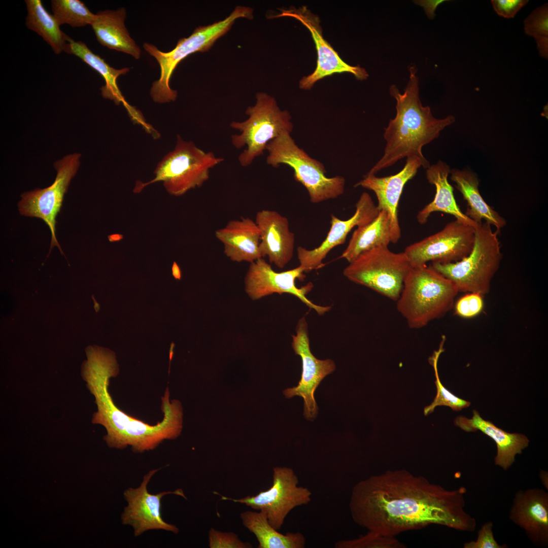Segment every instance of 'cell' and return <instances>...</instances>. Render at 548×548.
<instances>
[{
    "label": "cell",
    "mask_w": 548,
    "mask_h": 548,
    "mask_svg": "<svg viewBox=\"0 0 548 548\" xmlns=\"http://www.w3.org/2000/svg\"><path fill=\"white\" fill-rule=\"evenodd\" d=\"M215 234L223 245L224 253L231 261L251 263L262 258L259 250L260 232L252 219L232 220Z\"/></svg>",
    "instance_id": "obj_23"
},
{
    "label": "cell",
    "mask_w": 548,
    "mask_h": 548,
    "mask_svg": "<svg viewBox=\"0 0 548 548\" xmlns=\"http://www.w3.org/2000/svg\"><path fill=\"white\" fill-rule=\"evenodd\" d=\"M483 305L482 295L468 293L457 301L455 306V313L463 318H472L481 312Z\"/></svg>",
    "instance_id": "obj_36"
},
{
    "label": "cell",
    "mask_w": 548,
    "mask_h": 548,
    "mask_svg": "<svg viewBox=\"0 0 548 548\" xmlns=\"http://www.w3.org/2000/svg\"><path fill=\"white\" fill-rule=\"evenodd\" d=\"M458 292L450 280L430 266L412 267L397 300V309L409 328L420 329L448 312Z\"/></svg>",
    "instance_id": "obj_4"
},
{
    "label": "cell",
    "mask_w": 548,
    "mask_h": 548,
    "mask_svg": "<svg viewBox=\"0 0 548 548\" xmlns=\"http://www.w3.org/2000/svg\"><path fill=\"white\" fill-rule=\"evenodd\" d=\"M87 360L81 367V375L95 398L97 411L93 424L106 429L104 439L110 448L122 449L127 446L136 453L152 450L165 439H175L182 429L183 409L177 400L169 401L168 389L162 398V420L150 425L133 418L115 405L109 391L110 380L119 372L115 354L97 346L86 348Z\"/></svg>",
    "instance_id": "obj_2"
},
{
    "label": "cell",
    "mask_w": 548,
    "mask_h": 548,
    "mask_svg": "<svg viewBox=\"0 0 548 548\" xmlns=\"http://www.w3.org/2000/svg\"><path fill=\"white\" fill-rule=\"evenodd\" d=\"M411 268L404 252L395 253L380 246L349 262L343 274L350 281L397 301Z\"/></svg>",
    "instance_id": "obj_10"
},
{
    "label": "cell",
    "mask_w": 548,
    "mask_h": 548,
    "mask_svg": "<svg viewBox=\"0 0 548 548\" xmlns=\"http://www.w3.org/2000/svg\"><path fill=\"white\" fill-rule=\"evenodd\" d=\"M466 489L448 490L405 469L388 470L356 483L349 500L353 521L368 531L396 536L435 524L472 532L464 509Z\"/></svg>",
    "instance_id": "obj_1"
},
{
    "label": "cell",
    "mask_w": 548,
    "mask_h": 548,
    "mask_svg": "<svg viewBox=\"0 0 548 548\" xmlns=\"http://www.w3.org/2000/svg\"><path fill=\"white\" fill-rule=\"evenodd\" d=\"M509 519L523 529L535 545H548V493L539 488L518 491L513 498Z\"/></svg>",
    "instance_id": "obj_20"
},
{
    "label": "cell",
    "mask_w": 548,
    "mask_h": 548,
    "mask_svg": "<svg viewBox=\"0 0 548 548\" xmlns=\"http://www.w3.org/2000/svg\"><path fill=\"white\" fill-rule=\"evenodd\" d=\"M125 17L124 8L115 11H100L95 15L91 25L97 40L101 45L139 59L141 49L130 37L125 27Z\"/></svg>",
    "instance_id": "obj_26"
},
{
    "label": "cell",
    "mask_w": 548,
    "mask_h": 548,
    "mask_svg": "<svg viewBox=\"0 0 548 548\" xmlns=\"http://www.w3.org/2000/svg\"><path fill=\"white\" fill-rule=\"evenodd\" d=\"M209 546L210 548H250L249 542L242 541L232 532H222L211 528L209 531Z\"/></svg>",
    "instance_id": "obj_35"
},
{
    "label": "cell",
    "mask_w": 548,
    "mask_h": 548,
    "mask_svg": "<svg viewBox=\"0 0 548 548\" xmlns=\"http://www.w3.org/2000/svg\"><path fill=\"white\" fill-rule=\"evenodd\" d=\"M354 214L346 220H342L332 214L330 228L321 245L312 250L299 246L297 257L304 272L318 270L324 266L323 262L329 252L336 246L343 244L349 233L355 226H364L377 216L379 211L370 195L363 192L356 203Z\"/></svg>",
    "instance_id": "obj_18"
},
{
    "label": "cell",
    "mask_w": 548,
    "mask_h": 548,
    "mask_svg": "<svg viewBox=\"0 0 548 548\" xmlns=\"http://www.w3.org/2000/svg\"><path fill=\"white\" fill-rule=\"evenodd\" d=\"M241 18L252 19L253 10L249 7L237 6L224 19L196 28L189 37L180 39L175 48L168 52H161L154 45L145 43L144 48L156 59L160 67V78L153 83L150 90L153 101L165 103L175 100L178 93L170 87L169 81L179 63L193 53L208 51L230 29L235 21Z\"/></svg>",
    "instance_id": "obj_6"
},
{
    "label": "cell",
    "mask_w": 548,
    "mask_h": 548,
    "mask_svg": "<svg viewBox=\"0 0 548 548\" xmlns=\"http://www.w3.org/2000/svg\"><path fill=\"white\" fill-rule=\"evenodd\" d=\"M292 347L302 361L301 377L297 386L285 390L283 393L288 398L294 396L302 397L303 415L306 419L311 420L316 417L318 410L314 393L321 381L333 372L336 366L331 359H318L311 352L308 325L305 317L298 321L296 334L292 335Z\"/></svg>",
    "instance_id": "obj_16"
},
{
    "label": "cell",
    "mask_w": 548,
    "mask_h": 548,
    "mask_svg": "<svg viewBox=\"0 0 548 548\" xmlns=\"http://www.w3.org/2000/svg\"><path fill=\"white\" fill-rule=\"evenodd\" d=\"M223 160L178 134L174 149L158 163L154 178L145 183L137 182L133 192L139 193L147 186L161 181L169 194L182 195L190 189L201 186L209 179L210 169Z\"/></svg>",
    "instance_id": "obj_8"
},
{
    "label": "cell",
    "mask_w": 548,
    "mask_h": 548,
    "mask_svg": "<svg viewBox=\"0 0 548 548\" xmlns=\"http://www.w3.org/2000/svg\"><path fill=\"white\" fill-rule=\"evenodd\" d=\"M451 179L456 184L467 203L465 215L477 224L484 220L494 226L499 233L506 224V220L484 200L478 190L479 181L476 175L464 169L451 170Z\"/></svg>",
    "instance_id": "obj_27"
},
{
    "label": "cell",
    "mask_w": 548,
    "mask_h": 548,
    "mask_svg": "<svg viewBox=\"0 0 548 548\" xmlns=\"http://www.w3.org/2000/svg\"><path fill=\"white\" fill-rule=\"evenodd\" d=\"M450 172L449 166L440 160L426 169L427 180L435 187L436 193L433 200L418 213V222L424 224L431 213L441 212L451 215L456 219L476 228L478 224L463 213L457 204L453 188L448 180Z\"/></svg>",
    "instance_id": "obj_25"
},
{
    "label": "cell",
    "mask_w": 548,
    "mask_h": 548,
    "mask_svg": "<svg viewBox=\"0 0 548 548\" xmlns=\"http://www.w3.org/2000/svg\"><path fill=\"white\" fill-rule=\"evenodd\" d=\"M304 269L299 265L285 271H275L270 264L263 258H260L250 263L245 278V291L254 300L273 293L290 294L319 315H323L331 307L316 304L307 298L306 295L313 288V283H307L300 288L296 286L297 279L302 281L304 279Z\"/></svg>",
    "instance_id": "obj_14"
},
{
    "label": "cell",
    "mask_w": 548,
    "mask_h": 548,
    "mask_svg": "<svg viewBox=\"0 0 548 548\" xmlns=\"http://www.w3.org/2000/svg\"><path fill=\"white\" fill-rule=\"evenodd\" d=\"M524 29L526 35L533 37L540 56L548 59V4L536 8L525 19Z\"/></svg>",
    "instance_id": "obj_33"
},
{
    "label": "cell",
    "mask_w": 548,
    "mask_h": 548,
    "mask_svg": "<svg viewBox=\"0 0 548 548\" xmlns=\"http://www.w3.org/2000/svg\"><path fill=\"white\" fill-rule=\"evenodd\" d=\"M429 163L423 161L415 155L406 157L403 168L398 173L390 176L378 177L375 174L367 173L363 179L355 185L372 191L378 199L379 211H386L390 218L391 243L396 244L401 237V229L398 217V207L405 184L423 166L427 169Z\"/></svg>",
    "instance_id": "obj_19"
},
{
    "label": "cell",
    "mask_w": 548,
    "mask_h": 548,
    "mask_svg": "<svg viewBox=\"0 0 548 548\" xmlns=\"http://www.w3.org/2000/svg\"><path fill=\"white\" fill-rule=\"evenodd\" d=\"M475 228L456 219L448 223L440 231L405 249L412 267L428 262L448 263L460 261L471 251Z\"/></svg>",
    "instance_id": "obj_12"
},
{
    "label": "cell",
    "mask_w": 548,
    "mask_h": 548,
    "mask_svg": "<svg viewBox=\"0 0 548 548\" xmlns=\"http://www.w3.org/2000/svg\"><path fill=\"white\" fill-rule=\"evenodd\" d=\"M289 17L301 22L310 32L314 41L317 53V65L314 72L301 78L299 88L310 90L318 81L336 73H349L357 80H366L368 77L367 71L360 66H352L345 62L338 53L325 40L323 35L321 21L318 15L314 14L305 6L291 7L284 9L275 17Z\"/></svg>",
    "instance_id": "obj_15"
},
{
    "label": "cell",
    "mask_w": 548,
    "mask_h": 548,
    "mask_svg": "<svg viewBox=\"0 0 548 548\" xmlns=\"http://www.w3.org/2000/svg\"><path fill=\"white\" fill-rule=\"evenodd\" d=\"M471 418L460 416L454 420V424L467 432L481 431L491 438L497 446V454L494 461L496 465L504 470L508 469L515 461L516 456L521 454L529 443L524 434L507 432L495 425L490 421L483 419L479 413L474 409Z\"/></svg>",
    "instance_id": "obj_22"
},
{
    "label": "cell",
    "mask_w": 548,
    "mask_h": 548,
    "mask_svg": "<svg viewBox=\"0 0 548 548\" xmlns=\"http://www.w3.org/2000/svg\"><path fill=\"white\" fill-rule=\"evenodd\" d=\"M409 70V80L403 93L395 85L390 88V95L396 100V114L385 129L384 137L386 145L384 155L368 174H375L411 155L429 163L423 154V146L437 138L442 130L455 121V118L451 115L436 119L429 106H422L416 68L410 66Z\"/></svg>",
    "instance_id": "obj_3"
},
{
    "label": "cell",
    "mask_w": 548,
    "mask_h": 548,
    "mask_svg": "<svg viewBox=\"0 0 548 548\" xmlns=\"http://www.w3.org/2000/svg\"><path fill=\"white\" fill-rule=\"evenodd\" d=\"M445 1L444 0H427L416 1L415 3L424 8L429 18L433 19L435 16V11L437 7Z\"/></svg>",
    "instance_id": "obj_39"
},
{
    "label": "cell",
    "mask_w": 548,
    "mask_h": 548,
    "mask_svg": "<svg viewBox=\"0 0 548 548\" xmlns=\"http://www.w3.org/2000/svg\"><path fill=\"white\" fill-rule=\"evenodd\" d=\"M444 341L445 337L443 336L438 350L435 351L429 359V362L433 366L434 370L435 384L437 389V393L433 402L424 408V414L425 416L433 413L435 408L438 406H448L452 410L458 412L470 405V402L460 398L450 392L442 385L440 380L437 369V362L440 355L444 351L443 348Z\"/></svg>",
    "instance_id": "obj_32"
},
{
    "label": "cell",
    "mask_w": 548,
    "mask_h": 548,
    "mask_svg": "<svg viewBox=\"0 0 548 548\" xmlns=\"http://www.w3.org/2000/svg\"><path fill=\"white\" fill-rule=\"evenodd\" d=\"M487 223L475 228L474 245L462 260L448 263L432 262L434 270L450 280L459 292L483 296L489 293L491 283L502 260L498 233Z\"/></svg>",
    "instance_id": "obj_5"
},
{
    "label": "cell",
    "mask_w": 548,
    "mask_h": 548,
    "mask_svg": "<svg viewBox=\"0 0 548 548\" xmlns=\"http://www.w3.org/2000/svg\"><path fill=\"white\" fill-rule=\"evenodd\" d=\"M290 134L283 133L267 144V164L275 167L283 164L291 167L295 180L306 188L312 203H318L342 195L345 178L339 176L327 177L324 165L300 148Z\"/></svg>",
    "instance_id": "obj_9"
},
{
    "label": "cell",
    "mask_w": 548,
    "mask_h": 548,
    "mask_svg": "<svg viewBox=\"0 0 548 548\" xmlns=\"http://www.w3.org/2000/svg\"><path fill=\"white\" fill-rule=\"evenodd\" d=\"M256 101L249 107L244 121L232 122L230 126L239 131L231 136V143L236 149L246 147L238 160L244 167L249 166L254 159L262 155L267 144L284 132L291 133L293 129L291 116L287 110H282L275 98L264 92L256 95Z\"/></svg>",
    "instance_id": "obj_7"
},
{
    "label": "cell",
    "mask_w": 548,
    "mask_h": 548,
    "mask_svg": "<svg viewBox=\"0 0 548 548\" xmlns=\"http://www.w3.org/2000/svg\"><path fill=\"white\" fill-rule=\"evenodd\" d=\"M63 51L78 57L104 78L105 84L100 90L104 98L113 100L118 105L122 103L132 121L136 123L140 124L144 121V118L141 113L126 101L117 83L118 77L128 73L129 68L118 70L110 66L104 59L93 53L85 43L75 41L70 37Z\"/></svg>",
    "instance_id": "obj_24"
},
{
    "label": "cell",
    "mask_w": 548,
    "mask_h": 548,
    "mask_svg": "<svg viewBox=\"0 0 548 548\" xmlns=\"http://www.w3.org/2000/svg\"><path fill=\"white\" fill-rule=\"evenodd\" d=\"M391 243L390 222L388 213L380 211L375 218L368 224L356 229L346 249L339 258L349 263L359 255L380 246Z\"/></svg>",
    "instance_id": "obj_29"
},
{
    "label": "cell",
    "mask_w": 548,
    "mask_h": 548,
    "mask_svg": "<svg viewBox=\"0 0 548 548\" xmlns=\"http://www.w3.org/2000/svg\"><path fill=\"white\" fill-rule=\"evenodd\" d=\"M242 524L254 534L258 548H304L306 538L300 532L280 533L261 511L247 510L240 514Z\"/></svg>",
    "instance_id": "obj_28"
},
{
    "label": "cell",
    "mask_w": 548,
    "mask_h": 548,
    "mask_svg": "<svg viewBox=\"0 0 548 548\" xmlns=\"http://www.w3.org/2000/svg\"><path fill=\"white\" fill-rule=\"evenodd\" d=\"M493 8L500 16L505 18H514L519 11L526 5L528 0H492Z\"/></svg>",
    "instance_id": "obj_38"
},
{
    "label": "cell",
    "mask_w": 548,
    "mask_h": 548,
    "mask_svg": "<svg viewBox=\"0 0 548 548\" xmlns=\"http://www.w3.org/2000/svg\"><path fill=\"white\" fill-rule=\"evenodd\" d=\"M160 468L150 470L143 477L136 488H129L124 492V498L127 503L121 514L123 525L131 526L135 536L151 530H163L178 534L179 528L175 525L166 523L161 516V499L167 494H176L186 498L182 490L162 492L153 494L147 490V485L152 477Z\"/></svg>",
    "instance_id": "obj_17"
},
{
    "label": "cell",
    "mask_w": 548,
    "mask_h": 548,
    "mask_svg": "<svg viewBox=\"0 0 548 548\" xmlns=\"http://www.w3.org/2000/svg\"><path fill=\"white\" fill-rule=\"evenodd\" d=\"M492 522L484 523L478 531L476 540L464 543V548H506V545H500L495 540L493 532Z\"/></svg>",
    "instance_id": "obj_37"
},
{
    "label": "cell",
    "mask_w": 548,
    "mask_h": 548,
    "mask_svg": "<svg viewBox=\"0 0 548 548\" xmlns=\"http://www.w3.org/2000/svg\"><path fill=\"white\" fill-rule=\"evenodd\" d=\"M26 27L41 36L57 54L63 51L69 37L60 28L53 15L49 14L41 0H26Z\"/></svg>",
    "instance_id": "obj_30"
},
{
    "label": "cell",
    "mask_w": 548,
    "mask_h": 548,
    "mask_svg": "<svg viewBox=\"0 0 548 548\" xmlns=\"http://www.w3.org/2000/svg\"><path fill=\"white\" fill-rule=\"evenodd\" d=\"M405 545L396 536L383 535L368 531L367 534L358 537L337 541L335 548H403Z\"/></svg>",
    "instance_id": "obj_34"
},
{
    "label": "cell",
    "mask_w": 548,
    "mask_h": 548,
    "mask_svg": "<svg viewBox=\"0 0 548 548\" xmlns=\"http://www.w3.org/2000/svg\"><path fill=\"white\" fill-rule=\"evenodd\" d=\"M172 273L175 279L178 280H180L181 279V270L179 266L175 261L174 262L172 266Z\"/></svg>",
    "instance_id": "obj_40"
},
{
    "label": "cell",
    "mask_w": 548,
    "mask_h": 548,
    "mask_svg": "<svg viewBox=\"0 0 548 548\" xmlns=\"http://www.w3.org/2000/svg\"><path fill=\"white\" fill-rule=\"evenodd\" d=\"M80 154L75 153L55 162L57 176L53 183L43 189H37L24 193L18 203L21 215L39 218L49 227L51 232L50 250L56 246L62 252L55 235L56 217L70 181L80 166Z\"/></svg>",
    "instance_id": "obj_13"
},
{
    "label": "cell",
    "mask_w": 548,
    "mask_h": 548,
    "mask_svg": "<svg viewBox=\"0 0 548 548\" xmlns=\"http://www.w3.org/2000/svg\"><path fill=\"white\" fill-rule=\"evenodd\" d=\"M220 495L221 499L245 504L264 512L271 524L279 530L289 513L295 508L307 505L312 493L307 487L299 486V480L293 468L277 466L272 469V484L267 490L255 496L234 499Z\"/></svg>",
    "instance_id": "obj_11"
},
{
    "label": "cell",
    "mask_w": 548,
    "mask_h": 548,
    "mask_svg": "<svg viewBox=\"0 0 548 548\" xmlns=\"http://www.w3.org/2000/svg\"><path fill=\"white\" fill-rule=\"evenodd\" d=\"M51 6L60 25L68 24L76 27L91 25L95 15L80 0H52Z\"/></svg>",
    "instance_id": "obj_31"
},
{
    "label": "cell",
    "mask_w": 548,
    "mask_h": 548,
    "mask_svg": "<svg viewBox=\"0 0 548 548\" xmlns=\"http://www.w3.org/2000/svg\"><path fill=\"white\" fill-rule=\"evenodd\" d=\"M539 476H540V478L541 483H542L543 486L545 487V488L547 490L548 489V473H547V472L545 471V470H541L540 471V473H539Z\"/></svg>",
    "instance_id": "obj_41"
},
{
    "label": "cell",
    "mask_w": 548,
    "mask_h": 548,
    "mask_svg": "<svg viewBox=\"0 0 548 548\" xmlns=\"http://www.w3.org/2000/svg\"><path fill=\"white\" fill-rule=\"evenodd\" d=\"M255 223L260 232L259 250L262 258L284 268L294 255V234L289 228L288 219L278 212L262 210L256 215Z\"/></svg>",
    "instance_id": "obj_21"
}]
</instances>
